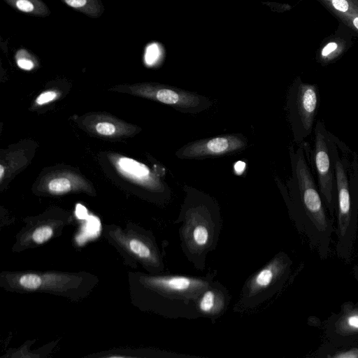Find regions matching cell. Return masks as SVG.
I'll use <instances>...</instances> for the list:
<instances>
[{
	"label": "cell",
	"instance_id": "cell-2",
	"mask_svg": "<svg viewBox=\"0 0 358 358\" xmlns=\"http://www.w3.org/2000/svg\"><path fill=\"white\" fill-rule=\"evenodd\" d=\"M292 264L285 252L275 254L246 280L234 310L241 313L255 309L271 299L282 287L289 274Z\"/></svg>",
	"mask_w": 358,
	"mask_h": 358
},
{
	"label": "cell",
	"instance_id": "cell-4",
	"mask_svg": "<svg viewBox=\"0 0 358 358\" xmlns=\"http://www.w3.org/2000/svg\"><path fill=\"white\" fill-rule=\"evenodd\" d=\"M316 86L297 81L288 91L286 110L294 141L301 144L313 131L319 105Z\"/></svg>",
	"mask_w": 358,
	"mask_h": 358
},
{
	"label": "cell",
	"instance_id": "cell-12",
	"mask_svg": "<svg viewBox=\"0 0 358 358\" xmlns=\"http://www.w3.org/2000/svg\"><path fill=\"white\" fill-rule=\"evenodd\" d=\"M119 166L124 172L137 178H144L150 173V171L145 165L131 158H120Z\"/></svg>",
	"mask_w": 358,
	"mask_h": 358
},
{
	"label": "cell",
	"instance_id": "cell-17",
	"mask_svg": "<svg viewBox=\"0 0 358 358\" xmlns=\"http://www.w3.org/2000/svg\"><path fill=\"white\" fill-rule=\"evenodd\" d=\"M16 56H17V64L20 68L28 71L34 68V64L33 61L29 58L25 57V50H22L19 51Z\"/></svg>",
	"mask_w": 358,
	"mask_h": 358
},
{
	"label": "cell",
	"instance_id": "cell-6",
	"mask_svg": "<svg viewBox=\"0 0 358 358\" xmlns=\"http://www.w3.org/2000/svg\"><path fill=\"white\" fill-rule=\"evenodd\" d=\"M247 145L248 139L242 134H225L188 143L176 152V156L181 159H202L234 154Z\"/></svg>",
	"mask_w": 358,
	"mask_h": 358
},
{
	"label": "cell",
	"instance_id": "cell-20",
	"mask_svg": "<svg viewBox=\"0 0 358 358\" xmlns=\"http://www.w3.org/2000/svg\"><path fill=\"white\" fill-rule=\"evenodd\" d=\"M57 94L52 91H48L41 94L36 99V101L39 105H43L55 99Z\"/></svg>",
	"mask_w": 358,
	"mask_h": 358
},
{
	"label": "cell",
	"instance_id": "cell-18",
	"mask_svg": "<svg viewBox=\"0 0 358 358\" xmlns=\"http://www.w3.org/2000/svg\"><path fill=\"white\" fill-rule=\"evenodd\" d=\"M96 129L98 133L103 135H112L115 131V126L109 122H99L96 125Z\"/></svg>",
	"mask_w": 358,
	"mask_h": 358
},
{
	"label": "cell",
	"instance_id": "cell-25",
	"mask_svg": "<svg viewBox=\"0 0 358 358\" xmlns=\"http://www.w3.org/2000/svg\"><path fill=\"white\" fill-rule=\"evenodd\" d=\"M353 24L358 29V17L353 19Z\"/></svg>",
	"mask_w": 358,
	"mask_h": 358
},
{
	"label": "cell",
	"instance_id": "cell-1",
	"mask_svg": "<svg viewBox=\"0 0 358 358\" xmlns=\"http://www.w3.org/2000/svg\"><path fill=\"white\" fill-rule=\"evenodd\" d=\"M184 189L186 195L174 223L180 224V244L186 259L195 269L203 271L220 235V208L210 195L189 187Z\"/></svg>",
	"mask_w": 358,
	"mask_h": 358
},
{
	"label": "cell",
	"instance_id": "cell-8",
	"mask_svg": "<svg viewBox=\"0 0 358 358\" xmlns=\"http://www.w3.org/2000/svg\"><path fill=\"white\" fill-rule=\"evenodd\" d=\"M333 160L338 203V223L340 235H345L351 220L352 208L349 181L346 171L334 147Z\"/></svg>",
	"mask_w": 358,
	"mask_h": 358
},
{
	"label": "cell",
	"instance_id": "cell-11",
	"mask_svg": "<svg viewBox=\"0 0 358 358\" xmlns=\"http://www.w3.org/2000/svg\"><path fill=\"white\" fill-rule=\"evenodd\" d=\"M62 1L67 6L92 17H97L101 13V5L98 0Z\"/></svg>",
	"mask_w": 358,
	"mask_h": 358
},
{
	"label": "cell",
	"instance_id": "cell-7",
	"mask_svg": "<svg viewBox=\"0 0 358 358\" xmlns=\"http://www.w3.org/2000/svg\"><path fill=\"white\" fill-rule=\"evenodd\" d=\"M231 299L227 288L215 279L197 297L196 309L200 317L214 323L226 312Z\"/></svg>",
	"mask_w": 358,
	"mask_h": 358
},
{
	"label": "cell",
	"instance_id": "cell-14",
	"mask_svg": "<svg viewBox=\"0 0 358 358\" xmlns=\"http://www.w3.org/2000/svg\"><path fill=\"white\" fill-rule=\"evenodd\" d=\"M49 189L55 193H64L71 189V182L66 178H58L50 180Z\"/></svg>",
	"mask_w": 358,
	"mask_h": 358
},
{
	"label": "cell",
	"instance_id": "cell-16",
	"mask_svg": "<svg viewBox=\"0 0 358 358\" xmlns=\"http://www.w3.org/2000/svg\"><path fill=\"white\" fill-rule=\"evenodd\" d=\"M52 235L50 227L43 226L37 228L33 233L32 238L36 243H43L47 241Z\"/></svg>",
	"mask_w": 358,
	"mask_h": 358
},
{
	"label": "cell",
	"instance_id": "cell-5",
	"mask_svg": "<svg viewBox=\"0 0 358 358\" xmlns=\"http://www.w3.org/2000/svg\"><path fill=\"white\" fill-rule=\"evenodd\" d=\"M313 161L317 175L319 190L329 209L332 210L336 192L333 160V145L324 124L317 121L314 129Z\"/></svg>",
	"mask_w": 358,
	"mask_h": 358
},
{
	"label": "cell",
	"instance_id": "cell-22",
	"mask_svg": "<svg viewBox=\"0 0 358 358\" xmlns=\"http://www.w3.org/2000/svg\"><path fill=\"white\" fill-rule=\"evenodd\" d=\"M76 214L79 219H85L87 216V210L85 206L78 203L76 205Z\"/></svg>",
	"mask_w": 358,
	"mask_h": 358
},
{
	"label": "cell",
	"instance_id": "cell-9",
	"mask_svg": "<svg viewBox=\"0 0 358 358\" xmlns=\"http://www.w3.org/2000/svg\"><path fill=\"white\" fill-rule=\"evenodd\" d=\"M334 326L338 335L344 337L358 336V308L350 303H345Z\"/></svg>",
	"mask_w": 358,
	"mask_h": 358
},
{
	"label": "cell",
	"instance_id": "cell-19",
	"mask_svg": "<svg viewBox=\"0 0 358 358\" xmlns=\"http://www.w3.org/2000/svg\"><path fill=\"white\" fill-rule=\"evenodd\" d=\"M332 358H358V348H352L335 352Z\"/></svg>",
	"mask_w": 358,
	"mask_h": 358
},
{
	"label": "cell",
	"instance_id": "cell-3",
	"mask_svg": "<svg viewBox=\"0 0 358 358\" xmlns=\"http://www.w3.org/2000/svg\"><path fill=\"white\" fill-rule=\"evenodd\" d=\"M289 150L292 177L287 185L290 194L299 201L302 209L315 227L324 230L328 227V220L322 197L307 164L303 147L300 144L296 151L293 147Z\"/></svg>",
	"mask_w": 358,
	"mask_h": 358
},
{
	"label": "cell",
	"instance_id": "cell-10",
	"mask_svg": "<svg viewBox=\"0 0 358 358\" xmlns=\"http://www.w3.org/2000/svg\"><path fill=\"white\" fill-rule=\"evenodd\" d=\"M15 9L27 14L47 16L50 10L41 0H3Z\"/></svg>",
	"mask_w": 358,
	"mask_h": 358
},
{
	"label": "cell",
	"instance_id": "cell-15",
	"mask_svg": "<svg viewBox=\"0 0 358 358\" xmlns=\"http://www.w3.org/2000/svg\"><path fill=\"white\" fill-rule=\"evenodd\" d=\"M20 283L24 288L36 289L41 285L42 280L36 274H25L20 278Z\"/></svg>",
	"mask_w": 358,
	"mask_h": 358
},
{
	"label": "cell",
	"instance_id": "cell-24",
	"mask_svg": "<svg viewBox=\"0 0 358 358\" xmlns=\"http://www.w3.org/2000/svg\"><path fill=\"white\" fill-rule=\"evenodd\" d=\"M4 173V168L2 165H0V179L2 180Z\"/></svg>",
	"mask_w": 358,
	"mask_h": 358
},
{
	"label": "cell",
	"instance_id": "cell-23",
	"mask_svg": "<svg viewBox=\"0 0 358 358\" xmlns=\"http://www.w3.org/2000/svg\"><path fill=\"white\" fill-rule=\"evenodd\" d=\"M337 46L338 45L336 43H330L329 44H327L322 50V55L323 57H327V55H329L330 53H331L332 52H334V50H336V49L337 48Z\"/></svg>",
	"mask_w": 358,
	"mask_h": 358
},
{
	"label": "cell",
	"instance_id": "cell-21",
	"mask_svg": "<svg viewBox=\"0 0 358 358\" xmlns=\"http://www.w3.org/2000/svg\"><path fill=\"white\" fill-rule=\"evenodd\" d=\"M333 6L341 12L348 10L349 4L346 0H331Z\"/></svg>",
	"mask_w": 358,
	"mask_h": 358
},
{
	"label": "cell",
	"instance_id": "cell-13",
	"mask_svg": "<svg viewBox=\"0 0 358 358\" xmlns=\"http://www.w3.org/2000/svg\"><path fill=\"white\" fill-rule=\"evenodd\" d=\"M162 55L160 46L157 43H151L147 46L145 52V62L149 65H154Z\"/></svg>",
	"mask_w": 358,
	"mask_h": 358
}]
</instances>
